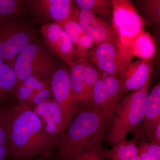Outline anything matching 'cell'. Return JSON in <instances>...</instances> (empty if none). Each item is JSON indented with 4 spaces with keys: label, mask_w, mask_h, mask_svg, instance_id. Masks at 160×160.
I'll list each match as a JSON object with an SVG mask.
<instances>
[{
    "label": "cell",
    "mask_w": 160,
    "mask_h": 160,
    "mask_svg": "<svg viewBox=\"0 0 160 160\" xmlns=\"http://www.w3.org/2000/svg\"><path fill=\"white\" fill-rule=\"evenodd\" d=\"M143 124L134 132L138 140L146 141L152 132L160 124V84L157 83L149 94Z\"/></svg>",
    "instance_id": "14"
},
{
    "label": "cell",
    "mask_w": 160,
    "mask_h": 160,
    "mask_svg": "<svg viewBox=\"0 0 160 160\" xmlns=\"http://www.w3.org/2000/svg\"><path fill=\"white\" fill-rule=\"evenodd\" d=\"M52 98L50 79L36 76H29L18 82L15 93L18 105L31 109Z\"/></svg>",
    "instance_id": "10"
},
{
    "label": "cell",
    "mask_w": 160,
    "mask_h": 160,
    "mask_svg": "<svg viewBox=\"0 0 160 160\" xmlns=\"http://www.w3.org/2000/svg\"><path fill=\"white\" fill-rule=\"evenodd\" d=\"M100 74L102 78L109 95L112 110L115 114L120 102L125 96L122 90L121 81L116 77Z\"/></svg>",
    "instance_id": "25"
},
{
    "label": "cell",
    "mask_w": 160,
    "mask_h": 160,
    "mask_svg": "<svg viewBox=\"0 0 160 160\" xmlns=\"http://www.w3.org/2000/svg\"><path fill=\"white\" fill-rule=\"evenodd\" d=\"M18 81L13 69L8 62L0 59V102L12 104Z\"/></svg>",
    "instance_id": "17"
},
{
    "label": "cell",
    "mask_w": 160,
    "mask_h": 160,
    "mask_svg": "<svg viewBox=\"0 0 160 160\" xmlns=\"http://www.w3.org/2000/svg\"><path fill=\"white\" fill-rule=\"evenodd\" d=\"M47 49L69 66L80 58L64 29L58 24L48 22L40 30Z\"/></svg>",
    "instance_id": "9"
},
{
    "label": "cell",
    "mask_w": 160,
    "mask_h": 160,
    "mask_svg": "<svg viewBox=\"0 0 160 160\" xmlns=\"http://www.w3.org/2000/svg\"><path fill=\"white\" fill-rule=\"evenodd\" d=\"M112 26L122 50L132 58V44L135 38L146 25L145 19L140 15L129 0H112Z\"/></svg>",
    "instance_id": "5"
},
{
    "label": "cell",
    "mask_w": 160,
    "mask_h": 160,
    "mask_svg": "<svg viewBox=\"0 0 160 160\" xmlns=\"http://www.w3.org/2000/svg\"><path fill=\"white\" fill-rule=\"evenodd\" d=\"M84 58L93 63L101 74L116 77L120 80L132 60L118 45L109 42L95 45Z\"/></svg>",
    "instance_id": "7"
},
{
    "label": "cell",
    "mask_w": 160,
    "mask_h": 160,
    "mask_svg": "<svg viewBox=\"0 0 160 160\" xmlns=\"http://www.w3.org/2000/svg\"><path fill=\"white\" fill-rule=\"evenodd\" d=\"M73 3H75L78 9L112 18L113 8L112 0H75Z\"/></svg>",
    "instance_id": "24"
},
{
    "label": "cell",
    "mask_w": 160,
    "mask_h": 160,
    "mask_svg": "<svg viewBox=\"0 0 160 160\" xmlns=\"http://www.w3.org/2000/svg\"><path fill=\"white\" fill-rule=\"evenodd\" d=\"M155 42L149 32L142 30L135 38L131 47L132 57L144 61H150L156 53Z\"/></svg>",
    "instance_id": "19"
},
{
    "label": "cell",
    "mask_w": 160,
    "mask_h": 160,
    "mask_svg": "<svg viewBox=\"0 0 160 160\" xmlns=\"http://www.w3.org/2000/svg\"><path fill=\"white\" fill-rule=\"evenodd\" d=\"M138 138L134 135L130 141H121L110 149H105V156L108 160H131L138 156Z\"/></svg>",
    "instance_id": "20"
},
{
    "label": "cell",
    "mask_w": 160,
    "mask_h": 160,
    "mask_svg": "<svg viewBox=\"0 0 160 160\" xmlns=\"http://www.w3.org/2000/svg\"><path fill=\"white\" fill-rule=\"evenodd\" d=\"M4 103V102H0V103Z\"/></svg>",
    "instance_id": "35"
},
{
    "label": "cell",
    "mask_w": 160,
    "mask_h": 160,
    "mask_svg": "<svg viewBox=\"0 0 160 160\" xmlns=\"http://www.w3.org/2000/svg\"><path fill=\"white\" fill-rule=\"evenodd\" d=\"M143 15L156 25L160 23V0H139L136 1Z\"/></svg>",
    "instance_id": "27"
},
{
    "label": "cell",
    "mask_w": 160,
    "mask_h": 160,
    "mask_svg": "<svg viewBox=\"0 0 160 160\" xmlns=\"http://www.w3.org/2000/svg\"><path fill=\"white\" fill-rule=\"evenodd\" d=\"M92 101L93 109L102 122L104 132L109 128L111 129L115 114L112 110L109 95L100 73L93 87Z\"/></svg>",
    "instance_id": "16"
},
{
    "label": "cell",
    "mask_w": 160,
    "mask_h": 160,
    "mask_svg": "<svg viewBox=\"0 0 160 160\" xmlns=\"http://www.w3.org/2000/svg\"><path fill=\"white\" fill-rule=\"evenodd\" d=\"M94 44L93 39L86 33L81 37L74 48L79 57H84Z\"/></svg>",
    "instance_id": "29"
},
{
    "label": "cell",
    "mask_w": 160,
    "mask_h": 160,
    "mask_svg": "<svg viewBox=\"0 0 160 160\" xmlns=\"http://www.w3.org/2000/svg\"><path fill=\"white\" fill-rule=\"evenodd\" d=\"M50 81L52 97L62 114L64 132L80 111L70 86L69 68L65 65H59Z\"/></svg>",
    "instance_id": "8"
},
{
    "label": "cell",
    "mask_w": 160,
    "mask_h": 160,
    "mask_svg": "<svg viewBox=\"0 0 160 160\" xmlns=\"http://www.w3.org/2000/svg\"><path fill=\"white\" fill-rule=\"evenodd\" d=\"M73 1L32 0L26 1L30 12L40 18L52 21L62 28L67 22L74 18Z\"/></svg>",
    "instance_id": "11"
},
{
    "label": "cell",
    "mask_w": 160,
    "mask_h": 160,
    "mask_svg": "<svg viewBox=\"0 0 160 160\" xmlns=\"http://www.w3.org/2000/svg\"><path fill=\"white\" fill-rule=\"evenodd\" d=\"M62 28L66 32L74 48L80 38L86 33L74 18L65 23Z\"/></svg>",
    "instance_id": "28"
},
{
    "label": "cell",
    "mask_w": 160,
    "mask_h": 160,
    "mask_svg": "<svg viewBox=\"0 0 160 160\" xmlns=\"http://www.w3.org/2000/svg\"><path fill=\"white\" fill-rule=\"evenodd\" d=\"M153 64L150 61L139 60L130 63L120 79L124 94L142 89L150 80Z\"/></svg>",
    "instance_id": "13"
},
{
    "label": "cell",
    "mask_w": 160,
    "mask_h": 160,
    "mask_svg": "<svg viewBox=\"0 0 160 160\" xmlns=\"http://www.w3.org/2000/svg\"><path fill=\"white\" fill-rule=\"evenodd\" d=\"M48 51L46 47L35 40L8 62L18 82L31 76L51 79L59 65Z\"/></svg>",
    "instance_id": "4"
},
{
    "label": "cell",
    "mask_w": 160,
    "mask_h": 160,
    "mask_svg": "<svg viewBox=\"0 0 160 160\" xmlns=\"http://www.w3.org/2000/svg\"><path fill=\"white\" fill-rule=\"evenodd\" d=\"M28 12L26 1L0 0V20L18 19Z\"/></svg>",
    "instance_id": "23"
},
{
    "label": "cell",
    "mask_w": 160,
    "mask_h": 160,
    "mask_svg": "<svg viewBox=\"0 0 160 160\" xmlns=\"http://www.w3.org/2000/svg\"><path fill=\"white\" fill-rule=\"evenodd\" d=\"M12 158V149L9 142L0 146V160H9Z\"/></svg>",
    "instance_id": "30"
},
{
    "label": "cell",
    "mask_w": 160,
    "mask_h": 160,
    "mask_svg": "<svg viewBox=\"0 0 160 160\" xmlns=\"http://www.w3.org/2000/svg\"><path fill=\"white\" fill-rule=\"evenodd\" d=\"M99 74V72L96 66L89 60L86 58L83 109L93 108L92 101V92L93 87L98 78Z\"/></svg>",
    "instance_id": "22"
},
{
    "label": "cell",
    "mask_w": 160,
    "mask_h": 160,
    "mask_svg": "<svg viewBox=\"0 0 160 160\" xmlns=\"http://www.w3.org/2000/svg\"><path fill=\"white\" fill-rule=\"evenodd\" d=\"M52 157V155H47L39 157L34 158L31 159L25 160H49Z\"/></svg>",
    "instance_id": "33"
},
{
    "label": "cell",
    "mask_w": 160,
    "mask_h": 160,
    "mask_svg": "<svg viewBox=\"0 0 160 160\" xmlns=\"http://www.w3.org/2000/svg\"><path fill=\"white\" fill-rule=\"evenodd\" d=\"M35 32L32 26L18 19L0 20V59L13 60L36 40Z\"/></svg>",
    "instance_id": "6"
},
{
    "label": "cell",
    "mask_w": 160,
    "mask_h": 160,
    "mask_svg": "<svg viewBox=\"0 0 160 160\" xmlns=\"http://www.w3.org/2000/svg\"><path fill=\"white\" fill-rule=\"evenodd\" d=\"M86 64V58L81 57L69 66L70 86L80 110L83 109Z\"/></svg>",
    "instance_id": "18"
},
{
    "label": "cell",
    "mask_w": 160,
    "mask_h": 160,
    "mask_svg": "<svg viewBox=\"0 0 160 160\" xmlns=\"http://www.w3.org/2000/svg\"><path fill=\"white\" fill-rule=\"evenodd\" d=\"M61 137L49 133L32 109L15 105L9 129L12 158L29 160L52 155L57 151Z\"/></svg>",
    "instance_id": "1"
},
{
    "label": "cell",
    "mask_w": 160,
    "mask_h": 160,
    "mask_svg": "<svg viewBox=\"0 0 160 160\" xmlns=\"http://www.w3.org/2000/svg\"><path fill=\"white\" fill-rule=\"evenodd\" d=\"M149 143L160 145V124L153 130L147 138Z\"/></svg>",
    "instance_id": "31"
},
{
    "label": "cell",
    "mask_w": 160,
    "mask_h": 160,
    "mask_svg": "<svg viewBox=\"0 0 160 160\" xmlns=\"http://www.w3.org/2000/svg\"><path fill=\"white\" fill-rule=\"evenodd\" d=\"M32 110L42 120L48 132L61 137L64 133L62 114L53 98L42 102Z\"/></svg>",
    "instance_id": "15"
},
{
    "label": "cell",
    "mask_w": 160,
    "mask_h": 160,
    "mask_svg": "<svg viewBox=\"0 0 160 160\" xmlns=\"http://www.w3.org/2000/svg\"><path fill=\"white\" fill-rule=\"evenodd\" d=\"M138 144L139 148L138 156L141 160H150L143 145L142 140H138Z\"/></svg>",
    "instance_id": "32"
},
{
    "label": "cell",
    "mask_w": 160,
    "mask_h": 160,
    "mask_svg": "<svg viewBox=\"0 0 160 160\" xmlns=\"http://www.w3.org/2000/svg\"><path fill=\"white\" fill-rule=\"evenodd\" d=\"M14 106L11 103H0V146L9 142V125Z\"/></svg>",
    "instance_id": "26"
},
{
    "label": "cell",
    "mask_w": 160,
    "mask_h": 160,
    "mask_svg": "<svg viewBox=\"0 0 160 160\" xmlns=\"http://www.w3.org/2000/svg\"><path fill=\"white\" fill-rule=\"evenodd\" d=\"M105 137L104 130L99 132L71 160H107L103 147Z\"/></svg>",
    "instance_id": "21"
},
{
    "label": "cell",
    "mask_w": 160,
    "mask_h": 160,
    "mask_svg": "<svg viewBox=\"0 0 160 160\" xmlns=\"http://www.w3.org/2000/svg\"><path fill=\"white\" fill-rule=\"evenodd\" d=\"M102 130V122L93 108L80 110L61 136L57 153L49 160H71Z\"/></svg>",
    "instance_id": "2"
},
{
    "label": "cell",
    "mask_w": 160,
    "mask_h": 160,
    "mask_svg": "<svg viewBox=\"0 0 160 160\" xmlns=\"http://www.w3.org/2000/svg\"><path fill=\"white\" fill-rule=\"evenodd\" d=\"M74 19L86 34L94 40L95 45L109 42L118 45L112 24L97 15L86 10L74 9Z\"/></svg>",
    "instance_id": "12"
},
{
    "label": "cell",
    "mask_w": 160,
    "mask_h": 160,
    "mask_svg": "<svg viewBox=\"0 0 160 160\" xmlns=\"http://www.w3.org/2000/svg\"><path fill=\"white\" fill-rule=\"evenodd\" d=\"M131 160H141V159L140 157L139 156H138L136 157L135 158H133V159Z\"/></svg>",
    "instance_id": "34"
},
{
    "label": "cell",
    "mask_w": 160,
    "mask_h": 160,
    "mask_svg": "<svg viewBox=\"0 0 160 160\" xmlns=\"http://www.w3.org/2000/svg\"><path fill=\"white\" fill-rule=\"evenodd\" d=\"M150 82L139 90L125 96L118 106L113 123L105 139L111 144L126 140L129 132H134L142 122L149 96Z\"/></svg>",
    "instance_id": "3"
}]
</instances>
